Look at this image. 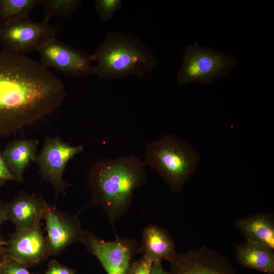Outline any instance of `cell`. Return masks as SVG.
<instances>
[{
    "mask_svg": "<svg viewBox=\"0 0 274 274\" xmlns=\"http://www.w3.org/2000/svg\"><path fill=\"white\" fill-rule=\"evenodd\" d=\"M8 220L6 215V204L0 199V228L1 225Z\"/></svg>",
    "mask_w": 274,
    "mask_h": 274,
    "instance_id": "26",
    "label": "cell"
},
{
    "mask_svg": "<svg viewBox=\"0 0 274 274\" xmlns=\"http://www.w3.org/2000/svg\"><path fill=\"white\" fill-rule=\"evenodd\" d=\"M198 152L172 134L146 144L144 164L156 171L170 191L177 193L195 171L199 161Z\"/></svg>",
    "mask_w": 274,
    "mask_h": 274,
    "instance_id": "4",
    "label": "cell"
},
{
    "mask_svg": "<svg viewBox=\"0 0 274 274\" xmlns=\"http://www.w3.org/2000/svg\"><path fill=\"white\" fill-rule=\"evenodd\" d=\"M27 268L7 254L0 258V274H31Z\"/></svg>",
    "mask_w": 274,
    "mask_h": 274,
    "instance_id": "21",
    "label": "cell"
},
{
    "mask_svg": "<svg viewBox=\"0 0 274 274\" xmlns=\"http://www.w3.org/2000/svg\"><path fill=\"white\" fill-rule=\"evenodd\" d=\"M80 242L99 261L107 274H128L138 244L133 239L119 238L105 241L87 232Z\"/></svg>",
    "mask_w": 274,
    "mask_h": 274,
    "instance_id": "8",
    "label": "cell"
},
{
    "mask_svg": "<svg viewBox=\"0 0 274 274\" xmlns=\"http://www.w3.org/2000/svg\"><path fill=\"white\" fill-rule=\"evenodd\" d=\"M170 264L169 274H237L224 256L206 246L177 253Z\"/></svg>",
    "mask_w": 274,
    "mask_h": 274,
    "instance_id": "10",
    "label": "cell"
},
{
    "mask_svg": "<svg viewBox=\"0 0 274 274\" xmlns=\"http://www.w3.org/2000/svg\"><path fill=\"white\" fill-rule=\"evenodd\" d=\"M145 166L131 154L97 161L90 170L91 203L101 207L111 223L126 213L135 190L146 183Z\"/></svg>",
    "mask_w": 274,
    "mask_h": 274,
    "instance_id": "2",
    "label": "cell"
},
{
    "mask_svg": "<svg viewBox=\"0 0 274 274\" xmlns=\"http://www.w3.org/2000/svg\"><path fill=\"white\" fill-rule=\"evenodd\" d=\"M161 262L160 261H156L152 263L151 274H169L163 268Z\"/></svg>",
    "mask_w": 274,
    "mask_h": 274,
    "instance_id": "25",
    "label": "cell"
},
{
    "mask_svg": "<svg viewBox=\"0 0 274 274\" xmlns=\"http://www.w3.org/2000/svg\"><path fill=\"white\" fill-rule=\"evenodd\" d=\"M49 207L41 196L21 191L6 204L7 220L15 225L16 230L39 226Z\"/></svg>",
    "mask_w": 274,
    "mask_h": 274,
    "instance_id": "13",
    "label": "cell"
},
{
    "mask_svg": "<svg viewBox=\"0 0 274 274\" xmlns=\"http://www.w3.org/2000/svg\"><path fill=\"white\" fill-rule=\"evenodd\" d=\"M122 6V0H96L94 8L99 19L108 21L112 19L115 13L121 9Z\"/></svg>",
    "mask_w": 274,
    "mask_h": 274,
    "instance_id": "20",
    "label": "cell"
},
{
    "mask_svg": "<svg viewBox=\"0 0 274 274\" xmlns=\"http://www.w3.org/2000/svg\"><path fill=\"white\" fill-rule=\"evenodd\" d=\"M235 261L246 268L274 273V249L264 244L246 241L236 246Z\"/></svg>",
    "mask_w": 274,
    "mask_h": 274,
    "instance_id": "17",
    "label": "cell"
},
{
    "mask_svg": "<svg viewBox=\"0 0 274 274\" xmlns=\"http://www.w3.org/2000/svg\"><path fill=\"white\" fill-rule=\"evenodd\" d=\"M7 242L4 241L0 235V258L6 254V247Z\"/></svg>",
    "mask_w": 274,
    "mask_h": 274,
    "instance_id": "27",
    "label": "cell"
},
{
    "mask_svg": "<svg viewBox=\"0 0 274 274\" xmlns=\"http://www.w3.org/2000/svg\"><path fill=\"white\" fill-rule=\"evenodd\" d=\"M83 150V146H72L58 136L46 137L35 161L42 180L49 182L57 193H65L68 186L63 178L65 167L71 159Z\"/></svg>",
    "mask_w": 274,
    "mask_h": 274,
    "instance_id": "7",
    "label": "cell"
},
{
    "mask_svg": "<svg viewBox=\"0 0 274 274\" xmlns=\"http://www.w3.org/2000/svg\"><path fill=\"white\" fill-rule=\"evenodd\" d=\"M66 95L63 82L40 63L0 51V136L41 120Z\"/></svg>",
    "mask_w": 274,
    "mask_h": 274,
    "instance_id": "1",
    "label": "cell"
},
{
    "mask_svg": "<svg viewBox=\"0 0 274 274\" xmlns=\"http://www.w3.org/2000/svg\"><path fill=\"white\" fill-rule=\"evenodd\" d=\"M235 227L247 241L266 245L274 249V218L270 213H257L239 218Z\"/></svg>",
    "mask_w": 274,
    "mask_h": 274,
    "instance_id": "16",
    "label": "cell"
},
{
    "mask_svg": "<svg viewBox=\"0 0 274 274\" xmlns=\"http://www.w3.org/2000/svg\"><path fill=\"white\" fill-rule=\"evenodd\" d=\"M40 0H0V18L2 21L29 17Z\"/></svg>",
    "mask_w": 274,
    "mask_h": 274,
    "instance_id": "18",
    "label": "cell"
},
{
    "mask_svg": "<svg viewBox=\"0 0 274 274\" xmlns=\"http://www.w3.org/2000/svg\"><path fill=\"white\" fill-rule=\"evenodd\" d=\"M9 181L19 182L18 179L7 166L2 152L0 151V187H2L6 182Z\"/></svg>",
    "mask_w": 274,
    "mask_h": 274,
    "instance_id": "24",
    "label": "cell"
},
{
    "mask_svg": "<svg viewBox=\"0 0 274 274\" xmlns=\"http://www.w3.org/2000/svg\"><path fill=\"white\" fill-rule=\"evenodd\" d=\"M76 271L55 260L50 261L44 274H76Z\"/></svg>",
    "mask_w": 274,
    "mask_h": 274,
    "instance_id": "23",
    "label": "cell"
},
{
    "mask_svg": "<svg viewBox=\"0 0 274 274\" xmlns=\"http://www.w3.org/2000/svg\"><path fill=\"white\" fill-rule=\"evenodd\" d=\"M56 36L55 27L44 20L36 22L27 17L0 23V43L3 51L12 54L37 51Z\"/></svg>",
    "mask_w": 274,
    "mask_h": 274,
    "instance_id": "6",
    "label": "cell"
},
{
    "mask_svg": "<svg viewBox=\"0 0 274 274\" xmlns=\"http://www.w3.org/2000/svg\"><path fill=\"white\" fill-rule=\"evenodd\" d=\"M93 74L103 80L140 78L153 71L157 60L152 50L137 37L122 31H108L91 55Z\"/></svg>",
    "mask_w": 274,
    "mask_h": 274,
    "instance_id": "3",
    "label": "cell"
},
{
    "mask_svg": "<svg viewBox=\"0 0 274 274\" xmlns=\"http://www.w3.org/2000/svg\"><path fill=\"white\" fill-rule=\"evenodd\" d=\"M138 252L153 262L163 260L170 262L178 253L174 242L168 232L156 225H150L144 229Z\"/></svg>",
    "mask_w": 274,
    "mask_h": 274,
    "instance_id": "14",
    "label": "cell"
},
{
    "mask_svg": "<svg viewBox=\"0 0 274 274\" xmlns=\"http://www.w3.org/2000/svg\"><path fill=\"white\" fill-rule=\"evenodd\" d=\"M182 60L177 73L180 85L197 82L211 84L227 76L237 64L236 59L213 49L200 47L196 42L186 47Z\"/></svg>",
    "mask_w": 274,
    "mask_h": 274,
    "instance_id": "5",
    "label": "cell"
},
{
    "mask_svg": "<svg viewBox=\"0 0 274 274\" xmlns=\"http://www.w3.org/2000/svg\"><path fill=\"white\" fill-rule=\"evenodd\" d=\"M39 141L35 139L12 140L2 152L6 163L11 172L22 182L25 169L35 161Z\"/></svg>",
    "mask_w": 274,
    "mask_h": 274,
    "instance_id": "15",
    "label": "cell"
},
{
    "mask_svg": "<svg viewBox=\"0 0 274 274\" xmlns=\"http://www.w3.org/2000/svg\"><path fill=\"white\" fill-rule=\"evenodd\" d=\"M82 4L81 0H40L44 20L49 21L54 16L67 17L75 13Z\"/></svg>",
    "mask_w": 274,
    "mask_h": 274,
    "instance_id": "19",
    "label": "cell"
},
{
    "mask_svg": "<svg viewBox=\"0 0 274 274\" xmlns=\"http://www.w3.org/2000/svg\"><path fill=\"white\" fill-rule=\"evenodd\" d=\"M152 263L151 260L143 256L131 263L128 274H151Z\"/></svg>",
    "mask_w": 274,
    "mask_h": 274,
    "instance_id": "22",
    "label": "cell"
},
{
    "mask_svg": "<svg viewBox=\"0 0 274 274\" xmlns=\"http://www.w3.org/2000/svg\"><path fill=\"white\" fill-rule=\"evenodd\" d=\"M40 64L62 74L75 77H87L93 74L91 55L83 49L74 48L56 38L37 50Z\"/></svg>",
    "mask_w": 274,
    "mask_h": 274,
    "instance_id": "9",
    "label": "cell"
},
{
    "mask_svg": "<svg viewBox=\"0 0 274 274\" xmlns=\"http://www.w3.org/2000/svg\"><path fill=\"white\" fill-rule=\"evenodd\" d=\"M6 242V254L27 267L35 266L51 255L40 225L16 230Z\"/></svg>",
    "mask_w": 274,
    "mask_h": 274,
    "instance_id": "11",
    "label": "cell"
},
{
    "mask_svg": "<svg viewBox=\"0 0 274 274\" xmlns=\"http://www.w3.org/2000/svg\"><path fill=\"white\" fill-rule=\"evenodd\" d=\"M51 255L56 256L70 245L80 242L87 233L77 217L50 206L44 218Z\"/></svg>",
    "mask_w": 274,
    "mask_h": 274,
    "instance_id": "12",
    "label": "cell"
}]
</instances>
